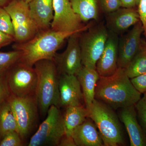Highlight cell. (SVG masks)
<instances>
[{
	"instance_id": "1",
	"label": "cell",
	"mask_w": 146,
	"mask_h": 146,
	"mask_svg": "<svg viewBox=\"0 0 146 146\" xmlns=\"http://www.w3.org/2000/svg\"><path fill=\"white\" fill-rule=\"evenodd\" d=\"M123 68H118L108 77L100 76L95 89V99L114 110L135 105L141 98Z\"/></svg>"
},
{
	"instance_id": "2",
	"label": "cell",
	"mask_w": 146,
	"mask_h": 146,
	"mask_svg": "<svg viewBox=\"0 0 146 146\" xmlns=\"http://www.w3.org/2000/svg\"><path fill=\"white\" fill-rule=\"evenodd\" d=\"M76 33L55 31L51 29L40 31L32 39L16 45V50L22 52L18 62L33 67L39 60H53L65 39Z\"/></svg>"
},
{
	"instance_id": "3",
	"label": "cell",
	"mask_w": 146,
	"mask_h": 146,
	"mask_svg": "<svg viewBox=\"0 0 146 146\" xmlns=\"http://www.w3.org/2000/svg\"><path fill=\"white\" fill-rule=\"evenodd\" d=\"M37 76L35 98L40 112L46 115L52 106L59 108V76L54 60H42L35 63Z\"/></svg>"
},
{
	"instance_id": "4",
	"label": "cell",
	"mask_w": 146,
	"mask_h": 146,
	"mask_svg": "<svg viewBox=\"0 0 146 146\" xmlns=\"http://www.w3.org/2000/svg\"><path fill=\"white\" fill-rule=\"evenodd\" d=\"M88 110L89 118L94 122L98 129L104 145H125L121 124L113 108L95 99Z\"/></svg>"
},
{
	"instance_id": "5",
	"label": "cell",
	"mask_w": 146,
	"mask_h": 146,
	"mask_svg": "<svg viewBox=\"0 0 146 146\" xmlns=\"http://www.w3.org/2000/svg\"><path fill=\"white\" fill-rule=\"evenodd\" d=\"M108 33L106 25L100 23L92 25L80 33L79 44L83 66L96 69L97 62L104 49Z\"/></svg>"
},
{
	"instance_id": "6",
	"label": "cell",
	"mask_w": 146,
	"mask_h": 146,
	"mask_svg": "<svg viewBox=\"0 0 146 146\" xmlns=\"http://www.w3.org/2000/svg\"><path fill=\"white\" fill-rule=\"evenodd\" d=\"M10 15L14 31V39L18 44L32 39L39 31L32 17L29 3L24 0H12L4 7Z\"/></svg>"
},
{
	"instance_id": "7",
	"label": "cell",
	"mask_w": 146,
	"mask_h": 146,
	"mask_svg": "<svg viewBox=\"0 0 146 146\" xmlns=\"http://www.w3.org/2000/svg\"><path fill=\"white\" fill-rule=\"evenodd\" d=\"M46 118L32 136L29 146H58L65 135L63 115L59 108L52 106Z\"/></svg>"
},
{
	"instance_id": "8",
	"label": "cell",
	"mask_w": 146,
	"mask_h": 146,
	"mask_svg": "<svg viewBox=\"0 0 146 146\" xmlns=\"http://www.w3.org/2000/svg\"><path fill=\"white\" fill-rule=\"evenodd\" d=\"M54 17L50 29L55 31L81 33L93 24H82L83 21L73 9L69 0H53Z\"/></svg>"
},
{
	"instance_id": "9",
	"label": "cell",
	"mask_w": 146,
	"mask_h": 146,
	"mask_svg": "<svg viewBox=\"0 0 146 146\" xmlns=\"http://www.w3.org/2000/svg\"><path fill=\"white\" fill-rule=\"evenodd\" d=\"M8 100L16 119L18 132L24 140L32 129L37 117L35 96L20 98L11 95Z\"/></svg>"
},
{
	"instance_id": "10",
	"label": "cell",
	"mask_w": 146,
	"mask_h": 146,
	"mask_svg": "<svg viewBox=\"0 0 146 146\" xmlns=\"http://www.w3.org/2000/svg\"><path fill=\"white\" fill-rule=\"evenodd\" d=\"M7 82L13 96L20 98L35 96L37 76L33 67L18 62L9 74Z\"/></svg>"
},
{
	"instance_id": "11",
	"label": "cell",
	"mask_w": 146,
	"mask_h": 146,
	"mask_svg": "<svg viewBox=\"0 0 146 146\" xmlns=\"http://www.w3.org/2000/svg\"><path fill=\"white\" fill-rule=\"evenodd\" d=\"M80 33H78L70 36L65 50L61 53H56L55 56L53 60L60 75L76 76L83 67L79 44Z\"/></svg>"
},
{
	"instance_id": "12",
	"label": "cell",
	"mask_w": 146,
	"mask_h": 146,
	"mask_svg": "<svg viewBox=\"0 0 146 146\" xmlns=\"http://www.w3.org/2000/svg\"><path fill=\"white\" fill-rule=\"evenodd\" d=\"M144 31L143 27L140 21L126 34L119 38L118 68L125 69L133 59L140 48L141 35Z\"/></svg>"
},
{
	"instance_id": "13",
	"label": "cell",
	"mask_w": 146,
	"mask_h": 146,
	"mask_svg": "<svg viewBox=\"0 0 146 146\" xmlns=\"http://www.w3.org/2000/svg\"><path fill=\"white\" fill-rule=\"evenodd\" d=\"M108 31L104 49L96 64L97 72L101 77L112 75L118 68L119 35Z\"/></svg>"
},
{
	"instance_id": "14",
	"label": "cell",
	"mask_w": 146,
	"mask_h": 146,
	"mask_svg": "<svg viewBox=\"0 0 146 146\" xmlns=\"http://www.w3.org/2000/svg\"><path fill=\"white\" fill-rule=\"evenodd\" d=\"M59 90L60 106L67 107L83 105V93L76 76L60 75Z\"/></svg>"
},
{
	"instance_id": "15",
	"label": "cell",
	"mask_w": 146,
	"mask_h": 146,
	"mask_svg": "<svg viewBox=\"0 0 146 146\" xmlns=\"http://www.w3.org/2000/svg\"><path fill=\"white\" fill-rule=\"evenodd\" d=\"M105 15V25L108 31L118 35L123 34L130 27L141 21L137 8L122 7Z\"/></svg>"
},
{
	"instance_id": "16",
	"label": "cell",
	"mask_w": 146,
	"mask_h": 146,
	"mask_svg": "<svg viewBox=\"0 0 146 146\" xmlns=\"http://www.w3.org/2000/svg\"><path fill=\"white\" fill-rule=\"evenodd\" d=\"M135 105L121 108L119 118L127 131L130 146H146V135L137 119Z\"/></svg>"
},
{
	"instance_id": "17",
	"label": "cell",
	"mask_w": 146,
	"mask_h": 146,
	"mask_svg": "<svg viewBox=\"0 0 146 146\" xmlns=\"http://www.w3.org/2000/svg\"><path fill=\"white\" fill-rule=\"evenodd\" d=\"M29 5L39 31L50 29L54 17L53 0H32Z\"/></svg>"
},
{
	"instance_id": "18",
	"label": "cell",
	"mask_w": 146,
	"mask_h": 146,
	"mask_svg": "<svg viewBox=\"0 0 146 146\" xmlns=\"http://www.w3.org/2000/svg\"><path fill=\"white\" fill-rule=\"evenodd\" d=\"M87 119L76 129L72 137L76 146H102L103 142L95 123Z\"/></svg>"
},
{
	"instance_id": "19",
	"label": "cell",
	"mask_w": 146,
	"mask_h": 146,
	"mask_svg": "<svg viewBox=\"0 0 146 146\" xmlns=\"http://www.w3.org/2000/svg\"><path fill=\"white\" fill-rule=\"evenodd\" d=\"M76 76L80 82L85 106L88 110L95 99V89L100 76L96 69L84 66Z\"/></svg>"
},
{
	"instance_id": "20",
	"label": "cell",
	"mask_w": 146,
	"mask_h": 146,
	"mask_svg": "<svg viewBox=\"0 0 146 146\" xmlns=\"http://www.w3.org/2000/svg\"><path fill=\"white\" fill-rule=\"evenodd\" d=\"M89 111L83 105L66 107L63 115L65 135L72 136L74 131L89 118Z\"/></svg>"
},
{
	"instance_id": "21",
	"label": "cell",
	"mask_w": 146,
	"mask_h": 146,
	"mask_svg": "<svg viewBox=\"0 0 146 146\" xmlns=\"http://www.w3.org/2000/svg\"><path fill=\"white\" fill-rule=\"evenodd\" d=\"M73 9L84 22L98 21L100 18L99 0H71Z\"/></svg>"
},
{
	"instance_id": "22",
	"label": "cell",
	"mask_w": 146,
	"mask_h": 146,
	"mask_svg": "<svg viewBox=\"0 0 146 146\" xmlns=\"http://www.w3.org/2000/svg\"><path fill=\"white\" fill-rule=\"evenodd\" d=\"M125 70L130 79L146 73V41L145 39H141L138 52Z\"/></svg>"
},
{
	"instance_id": "23",
	"label": "cell",
	"mask_w": 146,
	"mask_h": 146,
	"mask_svg": "<svg viewBox=\"0 0 146 146\" xmlns=\"http://www.w3.org/2000/svg\"><path fill=\"white\" fill-rule=\"evenodd\" d=\"M12 131L18 132L17 123L9 102L5 100L0 104V135Z\"/></svg>"
},
{
	"instance_id": "24",
	"label": "cell",
	"mask_w": 146,
	"mask_h": 146,
	"mask_svg": "<svg viewBox=\"0 0 146 146\" xmlns=\"http://www.w3.org/2000/svg\"><path fill=\"white\" fill-rule=\"evenodd\" d=\"M21 56L22 52L18 50L9 52H0V73L3 72L18 63Z\"/></svg>"
},
{
	"instance_id": "25",
	"label": "cell",
	"mask_w": 146,
	"mask_h": 146,
	"mask_svg": "<svg viewBox=\"0 0 146 146\" xmlns=\"http://www.w3.org/2000/svg\"><path fill=\"white\" fill-rule=\"evenodd\" d=\"M0 31L14 38L13 24L10 15L3 7H0Z\"/></svg>"
},
{
	"instance_id": "26",
	"label": "cell",
	"mask_w": 146,
	"mask_h": 146,
	"mask_svg": "<svg viewBox=\"0 0 146 146\" xmlns=\"http://www.w3.org/2000/svg\"><path fill=\"white\" fill-rule=\"evenodd\" d=\"M135 106L139 123L146 135V92Z\"/></svg>"
},
{
	"instance_id": "27",
	"label": "cell",
	"mask_w": 146,
	"mask_h": 146,
	"mask_svg": "<svg viewBox=\"0 0 146 146\" xmlns=\"http://www.w3.org/2000/svg\"><path fill=\"white\" fill-rule=\"evenodd\" d=\"M23 145V139L17 131L6 133L0 143V146H21Z\"/></svg>"
},
{
	"instance_id": "28",
	"label": "cell",
	"mask_w": 146,
	"mask_h": 146,
	"mask_svg": "<svg viewBox=\"0 0 146 146\" xmlns=\"http://www.w3.org/2000/svg\"><path fill=\"white\" fill-rule=\"evenodd\" d=\"M100 9L105 14H108L122 7L120 0H99Z\"/></svg>"
},
{
	"instance_id": "29",
	"label": "cell",
	"mask_w": 146,
	"mask_h": 146,
	"mask_svg": "<svg viewBox=\"0 0 146 146\" xmlns=\"http://www.w3.org/2000/svg\"><path fill=\"white\" fill-rule=\"evenodd\" d=\"M133 86L140 93L146 92V73L130 79Z\"/></svg>"
},
{
	"instance_id": "30",
	"label": "cell",
	"mask_w": 146,
	"mask_h": 146,
	"mask_svg": "<svg viewBox=\"0 0 146 146\" xmlns=\"http://www.w3.org/2000/svg\"><path fill=\"white\" fill-rule=\"evenodd\" d=\"M10 93L7 80L5 78L3 73H0V104L9 98Z\"/></svg>"
},
{
	"instance_id": "31",
	"label": "cell",
	"mask_w": 146,
	"mask_h": 146,
	"mask_svg": "<svg viewBox=\"0 0 146 146\" xmlns=\"http://www.w3.org/2000/svg\"><path fill=\"white\" fill-rule=\"evenodd\" d=\"M138 10L140 15V20L143 27V34L146 37V0L140 1Z\"/></svg>"
},
{
	"instance_id": "32",
	"label": "cell",
	"mask_w": 146,
	"mask_h": 146,
	"mask_svg": "<svg viewBox=\"0 0 146 146\" xmlns=\"http://www.w3.org/2000/svg\"><path fill=\"white\" fill-rule=\"evenodd\" d=\"M14 40L15 39L13 36L0 31V48L9 44Z\"/></svg>"
},
{
	"instance_id": "33",
	"label": "cell",
	"mask_w": 146,
	"mask_h": 146,
	"mask_svg": "<svg viewBox=\"0 0 146 146\" xmlns=\"http://www.w3.org/2000/svg\"><path fill=\"white\" fill-rule=\"evenodd\" d=\"M122 7L127 8H137L141 0H120Z\"/></svg>"
},
{
	"instance_id": "34",
	"label": "cell",
	"mask_w": 146,
	"mask_h": 146,
	"mask_svg": "<svg viewBox=\"0 0 146 146\" xmlns=\"http://www.w3.org/2000/svg\"><path fill=\"white\" fill-rule=\"evenodd\" d=\"M58 146H76V145L72 136H67L64 135L61 139Z\"/></svg>"
},
{
	"instance_id": "35",
	"label": "cell",
	"mask_w": 146,
	"mask_h": 146,
	"mask_svg": "<svg viewBox=\"0 0 146 146\" xmlns=\"http://www.w3.org/2000/svg\"><path fill=\"white\" fill-rule=\"evenodd\" d=\"M9 0H0V7H2V6L4 5Z\"/></svg>"
},
{
	"instance_id": "36",
	"label": "cell",
	"mask_w": 146,
	"mask_h": 146,
	"mask_svg": "<svg viewBox=\"0 0 146 146\" xmlns=\"http://www.w3.org/2000/svg\"><path fill=\"white\" fill-rule=\"evenodd\" d=\"M25 1L27 2V3H29L30 2H31L32 0H24Z\"/></svg>"
},
{
	"instance_id": "37",
	"label": "cell",
	"mask_w": 146,
	"mask_h": 146,
	"mask_svg": "<svg viewBox=\"0 0 146 146\" xmlns=\"http://www.w3.org/2000/svg\"><path fill=\"white\" fill-rule=\"evenodd\" d=\"M69 1H71V0H69Z\"/></svg>"
}]
</instances>
